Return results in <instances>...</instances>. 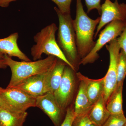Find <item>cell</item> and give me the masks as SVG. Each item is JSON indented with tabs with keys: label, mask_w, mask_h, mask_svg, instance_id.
Instances as JSON below:
<instances>
[{
	"label": "cell",
	"mask_w": 126,
	"mask_h": 126,
	"mask_svg": "<svg viewBox=\"0 0 126 126\" xmlns=\"http://www.w3.org/2000/svg\"><path fill=\"white\" fill-rule=\"evenodd\" d=\"M77 75L79 80H83L85 82L88 97L90 103L93 105L103 94L104 77L99 79H91L79 72L77 73Z\"/></svg>",
	"instance_id": "13"
},
{
	"label": "cell",
	"mask_w": 126,
	"mask_h": 126,
	"mask_svg": "<svg viewBox=\"0 0 126 126\" xmlns=\"http://www.w3.org/2000/svg\"><path fill=\"white\" fill-rule=\"evenodd\" d=\"M126 123L124 113L110 114L102 126H123Z\"/></svg>",
	"instance_id": "20"
},
{
	"label": "cell",
	"mask_w": 126,
	"mask_h": 126,
	"mask_svg": "<svg viewBox=\"0 0 126 126\" xmlns=\"http://www.w3.org/2000/svg\"><path fill=\"white\" fill-rule=\"evenodd\" d=\"M54 9L59 22L56 41L66 58L76 70L81 59L78 53L73 19L70 14H63L57 7H55Z\"/></svg>",
	"instance_id": "3"
},
{
	"label": "cell",
	"mask_w": 126,
	"mask_h": 126,
	"mask_svg": "<svg viewBox=\"0 0 126 126\" xmlns=\"http://www.w3.org/2000/svg\"><path fill=\"white\" fill-rule=\"evenodd\" d=\"M17 0H0V6L6 7L9 6L10 3Z\"/></svg>",
	"instance_id": "26"
},
{
	"label": "cell",
	"mask_w": 126,
	"mask_h": 126,
	"mask_svg": "<svg viewBox=\"0 0 126 126\" xmlns=\"http://www.w3.org/2000/svg\"><path fill=\"white\" fill-rule=\"evenodd\" d=\"M123 83L117 85L106 103L107 109L111 114L124 113L123 110L122 92Z\"/></svg>",
	"instance_id": "17"
},
{
	"label": "cell",
	"mask_w": 126,
	"mask_h": 126,
	"mask_svg": "<svg viewBox=\"0 0 126 126\" xmlns=\"http://www.w3.org/2000/svg\"><path fill=\"white\" fill-rule=\"evenodd\" d=\"M58 27L52 23L43 28L34 36V45L32 47L31 54L34 61L40 59L42 55H52L65 62L67 65L75 71L59 47L55 38V33Z\"/></svg>",
	"instance_id": "4"
},
{
	"label": "cell",
	"mask_w": 126,
	"mask_h": 126,
	"mask_svg": "<svg viewBox=\"0 0 126 126\" xmlns=\"http://www.w3.org/2000/svg\"><path fill=\"white\" fill-rule=\"evenodd\" d=\"M0 108H1L3 109L5 108L4 104L3 102V101H2L1 99L0 98Z\"/></svg>",
	"instance_id": "28"
},
{
	"label": "cell",
	"mask_w": 126,
	"mask_h": 126,
	"mask_svg": "<svg viewBox=\"0 0 126 126\" xmlns=\"http://www.w3.org/2000/svg\"><path fill=\"white\" fill-rule=\"evenodd\" d=\"M117 38L106 45L110 55V63L108 71L104 77L103 96L106 103L117 86V65L121 48Z\"/></svg>",
	"instance_id": "7"
},
{
	"label": "cell",
	"mask_w": 126,
	"mask_h": 126,
	"mask_svg": "<svg viewBox=\"0 0 126 126\" xmlns=\"http://www.w3.org/2000/svg\"><path fill=\"white\" fill-rule=\"evenodd\" d=\"M74 118V108L72 107H68L64 119L60 126H72Z\"/></svg>",
	"instance_id": "23"
},
{
	"label": "cell",
	"mask_w": 126,
	"mask_h": 126,
	"mask_svg": "<svg viewBox=\"0 0 126 126\" xmlns=\"http://www.w3.org/2000/svg\"><path fill=\"white\" fill-rule=\"evenodd\" d=\"M117 39L121 49L126 55V26L121 35L118 37Z\"/></svg>",
	"instance_id": "25"
},
{
	"label": "cell",
	"mask_w": 126,
	"mask_h": 126,
	"mask_svg": "<svg viewBox=\"0 0 126 126\" xmlns=\"http://www.w3.org/2000/svg\"><path fill=\"white\" fill-rule=\"evenodd\" d=\"M0 98L4 104L5 109L12 113L25 112L36 105V97L14 87L0 88Z\"/></svg>",
	"instance_id": "5"
},
{
	"label": "cell",
	"mask_w": 126,
	"mask_h": 126,
	"mask_svg": "<svg viewBox=\"0 0 126 126\" xmlns=\"http://www.w3.org/2000/svg\"><path fill=\"white\" fill-rule=\"evenodd\" d=\"M27 116L26 112L14 113L0 108V123L2 126H23Z\"/></svg>",
	"instance_id": "18"
},
{
	"label": "cell",
	"mask_w": 126,
	"mask_h": 126,
	"mask_svg": "<svg viewBox=\"0 0 126 126\" xmlns=\"http://www.w3.org/2000/svg\"><path fill=\"white\" fill-rule=\"evenodd\" d=\"M67 64L60 59H58L54 67L50 73L46 88V93H54L61 82L64 70Z\"/></svg>",
	"instance_id": "16"
},
{
	"label": "cell",
	"mask_w": 126,
	"mask_h": 126,
	"mask_svg": "<svg viewBox=\"0 0 126 126\" xmlns=\"http://www.w3.org/2000/svg\"><path fill=\"white\" fill-rule=\"evenodd\" d=\"M0 126H2L1 124L0 123Z\"/></svg>",
	"instance_id": "31"
},
{
	"label": "cell",
	"mask_w": 126,
	"mask_h": 126,
	"mask_svg": "<svg viewBox=\"0 0 126 126\" xmlns=\"http://www.w3.org/2000/svg\"><path fill=\"white\" fill-rule=\"evenodd\" d=\"M57 60L47 71L30 77L13 87L35 97L46 93L48 79Z\"/></svg>",
	"instance_id": "10"
},
{
	"label": "cell",
	"mask_w": 126,
	"mask_h": 126,
	"mask_svg": "<svg viewBox=\"0 0 126 126\" xmlns=\"http://www.w3.org/2000/svg\"><path fill=\"white\" fill-rule=\"evenodd\" d=\"M101 16L94 38H96L104 26L112 21L119 20L126 22V4H119L118 0H115L113 2L110 0H105L101 5Z\"/></svg>",
	"instance_id": "9"
},
{
	"label": "cell",
	"mask_w": 126,
	"mask_h": 126,
	"mask_svg": "<svg viewBox=\"0 0 126 126\" xmlns=\"http://www.w3.org/2000/svg\"><path fill=\"white\" fill-rule=\"evenodd\" d=\"M123 126H126V123H125V124Z\"/></svg>",
	"instance_id": "30"
},
{
	"label": "cell",
	"mask_w": 126,
	"mask_h": 126,
	"mask_svg": "<svg viewBox=\"0 0 126 126\" xmlns=\"http://www.w3.org/2000/svg\"><path fill=\"white\" fill-rule=\"evenodd\" d=\"M35 107L48 116L55 126H60L64 113L56 102L53 94L48 92L36 97Z\"/></svg>",
	"instance_id": "11"
},
{
	"label": "cell",
	"mask_w": 126,
	"mask_h": 126,
	"mask_svg": "<svg viewBox=\"0 0 126 126\" xmlns=\"http://www.w3.org/2000/svg\"><path fill=\"white\" fill-rule=\"evenodd\" d=\"M106 107V103L102 95L93 105L88 116L94 124L97 126H102L110 115Z\"/></svg>",
	"instance_id": "15"
},
{
	"label": "cell",
	"mask_w": 126,
	"mask_h": 126,
	"mask_svg": "<svg viewBox=\"0 0 126 126\" xmlns=\"http://www.w3.org/2000/svg\"><path fill=\"white\" fill-rule=\"evenodd\" d=\"M79 81L78 92L75 103V117L88 115L93 106L89 101L86 92L85 82L82 80Z\"/></svg>",
	"instance_id": "14"
},
{
	"label": "cell",
	"mask_w": 126,
	"mask_h": 126,
	"mask_svg": "<svg viewBox=\"0 0 126 126\" xmlns=\"http://www.w3.org/2000/svg\"><path fill=\"white\" fill-rule=\"evenodd\" d=\"M57 6L60 11L64 14H70L72 0H51Z\"/></svg>",
	"instance_id": "21"
},
{
	"label": "cell",
	"mask_w": 126,
	"mask_h": 126,
	"mask_svg": "<svg viewBox=\"0 0 126 126\" xmlns=\"http://www.w3.org/2000/svg\"><path fill=\"white\" fill-rule=\"evenodd\" d=\"M18 33L16 32L6 38L0 39V52L11 57H17L22 61H31L18 47Z\"/></svg>",
	"instance_id": "12"
},
{
	"label": "cell",
	"mask_w": 126,
	"mask_h": 126,
	"mask_svg": "<svg viewBox=\"0 0 126 126\" xmlns=\"http://www.w3.org/2000/svg\"><path fill=\"white\" fill-rule=\"evenodd\" d=\"M4 59L11 70V79L7 87L10 88L16 86L30 77L47 71L56 62L58 58L48 55L45 59L34 61H17L4 54Z\"/></svg>",
	"instance_id": "2"
},
{
	"label": "cell",
	"mask_w": 126,
	"mask_h": 126,
	"mask_svg": "<svg viewBox=\"0 0 126 126\" xmlns=\"http://www.w3.org/2000/svg\"><path fill=\"white\" fill-rule=\"evenodd\" d=\"M88 13L94 9H96L99 15H101V0H85Z\"/></svg>",
	"instance_id": "24"
},
{
	"label": "cell",
	"mask_w": 126,
	"mask_h": 126,
	"mask_svg": "<svg viewBox=\"0 0 126 126\" xmlns=\"http://www.w3.org/2000/svg\"><path fill=\"white\" fill-rule=\"evenodd\" d=\"M126 26V22L116 20L109 23L100 33L94 48L83 59L81 60L79 65H86L93 63L99 57L98 52L107 44L121 35Z\"/></svg>",
	"instance_id": "6"
},
{
	"label": "cell",
	"mask_w": 126,
	"mask_h": 126,
	"mask_svg": "<svg viewBox=\"0 0 126 126\" xmlns=\"http://www.w3.org/2000/svg\"><path fill=\"white\" fill-rule=\"evenodd\" d=\"M4 54H3L1 53L0 52V60L4 59Z\"/></svg>",
	"instance_id": "29"
},
{
	"label": "cell",
	"mask_w": 126,
	"mask_h": 126,
	"mask_svg": "<svg viewBox=\"0 0 126 126\" xmlns=\"http://www.w3.org/2000/svg\"><path fill=\"white\" fill-rule=\"evenodd\" d=\"M7 65H6L4 60L3 59L0 60V69L1 68H5L7 67Z\"/></svg>",
	"instance_id": "27"
},
{
	"label": "cell",
	"mask_w": 126,
	"mask_h": 126,
	"mask_svg": "<svg viewBox=\"0 0 126 126\" xmlns=\"http://www.w3.org/2000/svg\"><path fill=\"white\" fill-rule=\"evenodd\" d=\"M76 16L73 20L78 53L83 59L93 49L96 42L94 41V32L99 24L100 17L93 19L84 10L81 0H76Z\"/></svg>",
	"instance_id": "1"
},
{
	"label": "cell",
	"mask_w": 126,
	"mask_h": 126,
	"mask_svg": "<svg viewBox=\"0 0 126 126\" xmlns=\"http://www.w3.org/2000/svg\"><path fill=\"white\" fill-rule=\"evenodd\" d=\"M126 76V55L121 49L119 53L117 69V85L124 83Z\"/></svg>",
	"instance_id": "19"
},
{
	"label": "cell",
	"mask_w": 126,
	"mask_h": 126,
	"mask_svg": "<svg viewBox=\"0 0 126 126\" xmlns=\"http://www.w3.org/2000/svg\"><path fill=\"white\" fill-rule=\"evenodd\" d=\"M74 71L69 65L65 66L61 82L54 93L56 102L64 113L66 111L74 92Z\"/></svg>",
	"instance_id": "8"
},
{
	"label": "cell",
	"mask_w": 126,
	"mask_h": 126,
	"mask_svg": "<svg viewBox=\"0 0 126 126\" xmlns=\"http://www.w3.org/2000/svg\"><path fill=\"white\" fill-rule=\"evenodd\" d=\"M72 126H97L91 121L88 115L75 117Z\"/></svg>",
	"instance_id": "22"
}]
</instances>
